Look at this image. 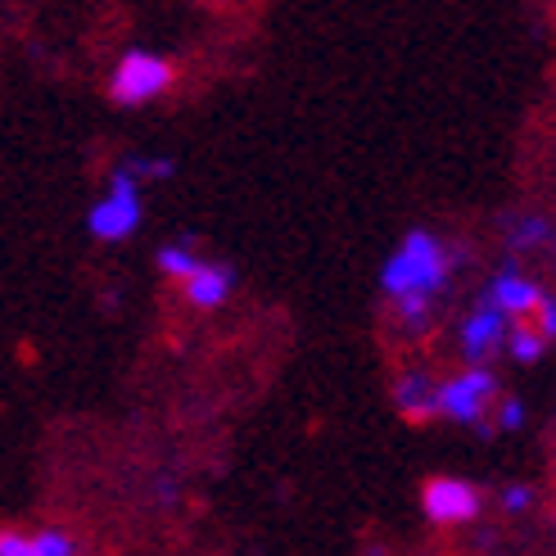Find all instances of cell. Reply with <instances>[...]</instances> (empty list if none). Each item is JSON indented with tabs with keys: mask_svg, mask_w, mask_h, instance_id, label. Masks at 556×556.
I'll list each match as a JSON object with an SVG mask.
<instances>
[{
	"mask_svg": "<svg viewBox=\"0 0 556 556\" xmlns=\"http://www.w3.org/2000/svg\"><path fill=\"white\" fill-rule=\"evenodd\" d=\"M0 556H77V539L60 525H41V530L5 525L0 530Z\"/></svg>",
	"mask_w": 556,
	"mask_h": 556,
	"instance_id": "obj_8",
	"label": "cell"
},
{
	"mask_svg": "<svg viewBox=\"0 0 556 556\" xmlns=\"http://www.w3.org/2000/svg\"><path fill=\"white\" fill-rule=\"evenodd\" d=\"M141 222H146V186L114 163L104 194L87 208V236L100 244H123L141 231Z\"/></svg>",
	"mask_w": 556,
	"mask_h": 556,
	"instance_id": "obj_2",
	"label": "cell"
},
{
	"mask_svg": "<svg viewBox=\"0 0 556 556\" xmlns=\"http://www.w3.org/2000/svg\"><path fill=\"white\" fill-rule=\"evenodd\" d=\"M539 299H543V290L530 281V276H520L516 267H503V271L493 276V286H489V303L507 321H525V317L539 308Z\"/></svg>",
	"mask_w": 556,
	"mask_h": 556,
	"instance_id": "obj_9",
	"label": "cell"
},
{
	"mask_svg": "<svg viewBox=\"0 0 556 556\" xmlns=\"http://www.w3.org/2000/svg\"><path fill=\"white\" fill-rule=\"evenodd\" d=\"M154 263H159V271L168 276V281H186V276L200 267V249H194L190 240H168V244H159Z\"/></svg>",
	"mask_w": 556,
	"mask_h": 556,
	"instance_id": "obj_11",
	"label": "cell"
},
{
	"mask_svg": "<svg viewBox=\"0 0 556 556\" xmlns=\"http://www.w3.org/2000/svg\"><path fill=\"white\" fill-rule=\"evenodd\" d=\"M507 326H511V321H507V317L497 313L493 303L484 299L480 308L462 321V336H457L462 357H466V363H476V367H480V363H489V357H493L497 349H503V340H507Z\"/></svg>",
	"mask_w": 556,
	"mask_h": 556,
	"instance_id": "obj_6",
	"label": "cell"
},
{
	"mask_svg": "<svg viewBox=\"0 0 556 556\" xmlns=\"http://www.w3.org/2000/svg\"><path fill=\"white\" fill-rule=\"evenodd\" d=\"M453 276V263H448V249H443V240L426 227H412L403 236V244L394 249V254L384 258L380 267V290L389 299H430L448 286Z\"/></svg>",
	"mask_w": 556,
	"mask_h": 556,
	"instance_id": "obj_1",
	"label": "cell"
},
{
	"mask_svg": "<svg viewBox=\"0 0 556 556\" xmlns=\"http://www.w3.org/2000/svg\"><path fill=\"white\" fill-rule=\"evenodd\" d=\"M480 507H484V493L457 476H434L421 489V511L430 525H466L480 516Z\"/></svg>",
	"mask_w": 556,
	"mask_h": 556,
	"instance_id": "obj_5",
	"label": "cell"
},
{
	"mask_svg": "<svg viewBox=\"0 0 556 556\" xmlns=\"http://www.w3.org/2000/svg\"><path fill=\"white\" fill-rule=\"evenodd\" d=\"M394 407L407 416V421H430L434 416V380L426 371H407L394 384Z\"/></svg>",
	"mask_w": 556,
	"mask_h": 556,
	"instance_id": "obj_10",
	"label": "cell"
},
{
	"mask_svg": "<svg viewBox=\"0 0 556 556\" xmlns=\"http://www.w3.org/2000/svg\"><path fill=\"white\" fill-rule=\"evenodd\" d=\"M503 349L516 357V363H539V357L547 353V340L534 330V321H516V326H507V340H503Z\"/></svg>",
	"mask_w": 556,
	"mask_h": 556,
	"instance_id": "obj_12",
	"label": "cell"
},
{
	"mask_svg": "<svg viewBox=\"0 0 556 556\" xmlns=\"http://www.w3.org/2000/svg\"><path fill=\"white\" fill-rule=\"evenodd\" d=\"M173 60H163L159 50H146L136 46L127 50L123 60L114 64V73H109V100H114L118 109H141V104H154L173 91Z\"/></svg>",
	"mask_w": 556,
	"mask_h": 556,
	"instance_id": "obj_4",
	"label": "cell"
},
{
	"mask_svg": "<svg viewBox=\"0 0 556 556\" xmlns=\"http://www.w3.org/2000/svg\"><path fill=\"white\" fill-rule=\"evenodd\" d=\"M552 240V227L543 217H525L511 227V249H520V254H530V249H543Z\"/></svg>",
	"mask_w": 556,
	"mask_h": 556,
	"instance_id": "obj_14",
	"label": "cell"
},
{
	"mask_svg": "<svg viewBox=\"0 0 556 556\" xmlns=\"http://www.w3.org/2000/svg\"><path fill=\"white\" fill-rule=\"evenodd\" d=\"M530 507H534V493L525 489V484H507L503 489V511L507 516H520V511H530Z\"/></svg>",
	"mask_w": 556,
	"mask_h": 556,
	"instance_id": "obj_17",
	"label": "cell"
},
{
	"mask_svg": "<svg viewBox=\"0 0 556 556\" xmlns=\"http://www.w3.org/2000/svg\"><path fill=\"white\" fill-rule=\"evenodd\" d=\"M530 317H534V330H539V336L552 344V340H556V299H547V294H543V299H539V308H534Z\"/></svg>",
	"mask_w": 556,
	"mask_h": 556,
	"instance_id": "obj_16",
	"label": "cell"
},
{
	"mask_svg": "<svg viewBox=\"0 0 556 556\" xmlns=\"http://www.w3.org/2000/svg\"><path fill=\"white\" fill-rule=\"evenodd\" d=\"M493 399H497L493 371L484 363L480 367L470 363L466 371H457V376L434 384V416H443V421H453V426H470V430H480V434H497L493 421H489Z\"/></svg>",
	"mask_w": 556,
	"mask_h": 556,
	"instance_id": "obj_3",
	"label": "cell"
},
{
	"mask_svg": "<svg viewBox=\"0 0 556 556\" xmlns=\"http://www.w3.org/2000/svg\"><path fill=\"white\" fill-rule=\"evenodd\" d=\"M181 294H186L190 308L213 313V308H222V303L236 294V267H231V263L200 258V267H194L186 281H181Z\"/></svg>",
	"mask_w": 556,
	"mask_h": 556,
	"instance_id": "obj_7",
	"label": "cell"
},
{
	"mask_svg": "<svg viewBox=\"0 0 556 556\" xmlns=\"http://www.w3.org/2000/svg\"><path fill=\"white\" fill-rule=\"evenodd\" d=\"M118 168L127 177H136L141 186H154V181H173L177 177V163L173 159H163V154H127Z\"/></svg>",
	"mask_w": 556,
	"mask_h": 556,
	"instance_id": "obj_13",
	"label": "cell"
},
{
	"mask_svg": "<svg viewBox=\"0 0 556 556\" xmlns=\"http://www.w3.org/2000/svg\"><path fill=\"white\" fill-rule=\"evenodd\" d=\"M213 5H227V0H213Z\"/></svg>",
	"mask_w": 556,
	"mask_h": 556,
	"instance_id": "obj_18",
	"label": "cell"
},
{
	"mask_svg": "<svg viewBox=\"0 0 556 556\" xmlns=\"http://www.w3.org/2000/svg\"><path fill=\"white\" fill-rule=\"evenodd\" d=\"M489 412H493V430H503V434H516L525 426V416H530L520 399H493Z\"/></svg>",
	"mask_w": 556,
	"mask_h": 556,
	"instance_id": "obj_15",
	"label": "cell"
}]
</instances>
